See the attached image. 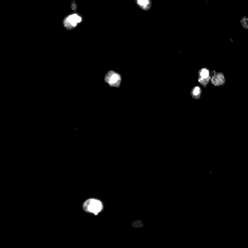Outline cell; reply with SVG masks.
Masks as SVG:
<instances>
[{"label": "cell", "instance_id": "cell-1", "mask_svg": "<svg viewBox=\"0 0 248 248\" xmlns=\"http://www.w3.org/2000/svg\"><path fill=\"white\" fill-rule=\"evenodd\" d=\"M83 209L84 211L88 212L89 213L97 215L98 213L103 210V205L100 200L97 199L91 198L86 200L83 204Z\"/></svg>", "mask_w": 248, "mask_h": 248}, {"label": "cell", "instance_id": "cell-2", "mask_svg": "<svg viewBox=\"0 0 248 248\" xmlns=\"http://www.w3.org/2000/svg\"><path fill=\"white\" fill-rule=\"evenodd\" d=\"M105 81L111 87H119L121 84L122 78L118 73L110 71L106 75Z\"/></svg>", "mask_w": 248, "mask_h": 248}, {"label": "cell", "instance_id": "cell-3", "mask_svg": "<svg viewBox=\"0 0 248 248\" xmlns=\"http://www.w3.org/2000/svg\"><path fill=\"white\" fill-rule=\"evenodd\" d=\"M82 17L78 16L77 14H72L71 16H68L65 19L63 22V25L67 29L71 30L75 28L79 23L82 22Z\"/></svg>", "mask_w": 248, "mask_h": 248}, {"label": "cell", "instance_id": "cell-4", "mask_svg": "<svg viewBox=\"0 0 248 248\" xmlns=\"http://www.w3.org/2000/svg\"><path fill=\"white\" fill-rule=\"evenodd\" d=\"M212 82L215 86H220L225 83V78L221 73L214 75L212 78Z\"/></svg>", "mask_w": 248, "mask_h": 248}, {"label": "cell", "instance_id": "cell-5", "mask_svg": "<svg viewBox=\"0 0 248 248\" xmlns=\"http://www.w3.org/2000/svg\"><path fill=\"white\" fill-rule=\"evenodd\" d=\"M138 5L143 9H149L151 6V0H137Z\"/></svg>", "mask_w": 248, "mask_h": 248}, {"label": "cell", "instance_id": "cell-6", "mask_svg": "<svg viewBox=\"0 0 248 248\" xmlns=\"http://www.w3.org/2000/svg\"><path fill=\"white\" fill-rule=\"evenodd\" d=\"M200 77L202 79H210V72L207 69H203L200 71L199 72Z\"/></svg>", "mask_w": 248, "mask_h": 248}, {"label": "cell", "instance_id": "cell-7", "mask_svg": "<svg viewBox=\"0 0 248 248\" xmlns=\"http://www.w3.org/2000/svg\"><path fill=\"white\" fill-rule=\"evenodd\" d=\"M200 94H201V90H200V88L199 87H196V88H194L192 91V95L193 98H199L200 96Z\"/></svg>", "mask_w": 248, "mask_h": 248}]
</instances>
